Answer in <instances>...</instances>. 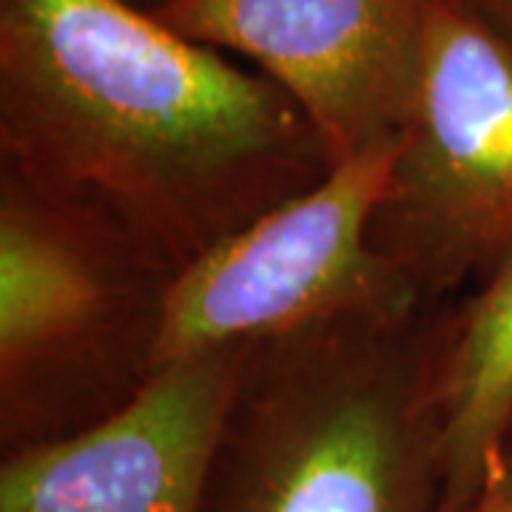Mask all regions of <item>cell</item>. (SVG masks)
<instances>
[{
    "label": "cell",
    "mask_w": 512,
    "mask_h": 512,
    "mask_svg": "<svg viewBox=\"0 0 512 512\" xmlns=\"http://www.w3.org/2000/svg\"><path fill=\"white\" fill-rule=\"evenodd\" d=\"M333 168L262 72L131 0H0V171L177 276Z\"/></svg>",
    "instance_id": "1"
},
{
    "label": "cell",
    "mask_w": 512,
    "mask_h": 512,
    "mask_svg": "<svg viewBox=\"0 0 512 512\" xmlns=\"http://www.w3.org/2000/svg\"><path fill=\"white\" fill-rule=\"evenodd\" d=\"M453 308L350 313L259 342L205 512H441Z\"/></svg>",
    "instance_id": "2"
},
{
    "label": "cell",
    "mask_w": 512,
    "mask_h": 512,
    "mask_svg": "<svg viewBox=\"0 0 512 512\" xmlns=\"http://www.w3.org/2000/svg\"><path fill=\"white\" fill-rule=\"evenodd\" d=\"M174 276L92 214L0 171V441L66 439L154 373Z\"/></svg>",
    "instance_id": "3"
},
{
    "label": "cell",
    "mask_w": 512,
    "mask_h": 512,
    "mask_svg": "<svg viewBox=\"0 0 512 512\" xmlns=\"http://www.w3.org/2000/svg\"><path fill=\"white\" fill-rule=\"evenodd\" d=\"M512 237V52L430 0L373 248L427 302L487 271Z\"/></svg>",
    "instance_id": "4"
},
{
    "label": "cell",
    "mask_w": 512,
    "mask_h": 512,
    "mask_svg": "<svg viewBox=\"0 0 512 512\" xmlns=\"http://www.w3.org/2000/svg\"><path fill=\"white\" fill-rule=\"evenodd\" d=\"M399 134L222 239L165 288L154 370L191 353L265 342L350 313H399L419 293L370 239Z\"/></svg>",
    "instance_id": "5"
},
{
    "label": "cell",
    "mask_w": 512,
    "mask_h": 512,
    "mask_svg": "<svg viewBox=\"0 0 512 512\" xmlns=\"http://www.w3.org/2000/svg\"><path fill=\"white\" fill-rule=\"evenodd\" d=\"M430 0H160L171 29L248 57L302 109L330 163L396 137Z\"/></svg>",
    "instance_id": "6"
},
{
    "label": "cell",
    "mask_w": 512,
    "mask_h": 512,
    "mask_svg": "<svg viewBox=\"0 0 512 512\" xmlns=\"http://www.w3.org/2000/svg\"><path fill=\"white\" fill-rule=\"evenodd\" d=\"M256 345L237 342L174 359L103 421L6 453L0 512H205Z\"/></svg>",
    "instance_id": "7"
},
{
    "label": "cell",
    "mask_w": 512,
    "mask_h": 512,
    "mask_svg": "<svg viewBox=\"0 0 512 512\" xmlns=\"http://www.w3.org/2000/svg\"><path fill=\"white\" fill-rule=\"evenodd\" d=\"M439 402L441 512H473L512 436V237L453 308Z\"/></svg>",
    "instance_id": "8"
},
{
    "label": "cell",
    "mask_w": 512,
    "mask_h": 512,
    "mask_svg": "<svg viewBox=\"0 0 512 512\" xmlns=\"http://www.w3.org/2000/svg\"><path fill=\"white\" fill-rule=\"evenodd\" d=\"M512 52V0H450Z\"/></svg>",
    "instance_id": "9"
},
{
    "label": "cell",
    "mask_w": 512,
    "mask_h": 512,
    "mask_svg": "<svg viewBox=\"0 0 512 512\" xmlns=\"http://www.w3.org/2000/svg\"><path fill=\"white\" fill-rule=\"evenodd\" d=\"M473 512H512V436Z\"/></svg>",
    "instance_id": "10"
},
{
    "label": "cell",
    "mask_w": 512,
    "mask_h": 512,
    "mask_svg": "<svg viewBox=\"0 0 512 512\" xmlns=\"http://www.w3.org/2000/svg\"><path fill=\"white\" fill-rule=\"evenodd\" d=\"M157 3H160V0H154V6H157Z\"/></svg>",
    "instance_id": "11"
}]
</instances>
